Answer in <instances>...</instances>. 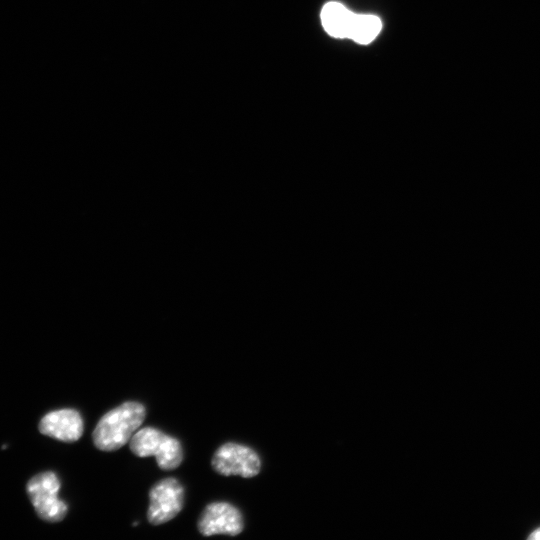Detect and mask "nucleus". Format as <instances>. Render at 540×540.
Wrapping results in <instances>:
<instances>
[{
  "instance_id": "9d476101",
  "label": "nucleus",
  "mask_w": 540,
  "mask_h": 540,
  "mask_svg": "<svg viewBox=\"0 0 540 540\" xmlns=\"http://www.w3.org/2000/svg\"><path fill=\"white\" fill-rule=\"evenodd\" d=\"M528 538L532 540H540V528L534 530Z\"/></svg>"
},
{
  "instance_id": "7ed1b4c3",
  "label": "nucleus",
  "mask_w": 540,
  "mask_h": 540,
  "mask_svg": "<svg viewBox=\"0 0 540 540\" xmlns=\"http://www.w3.org/2000/svg\"><path fill=\"white\" fill-rule=\"evenodd\" d=\"M60 481L51 471L40 473L27 484V493L38 516L47 522H59L67 514V505L58 497Z\"/></svg>"
},
{
  "instance_id": "f257e3e1",
  "label": "nucleus",
  "mask_w": 540,
  "mask_h": 540,
  "mask_svg": "<svg viewBox=\"0 0 540 540\" xmlns=\"http://www.w3.org/2000/svg\"><path fill=\"white\" fill-rule=\"evenodd\" d=\"M146 409L136 401L124 402L105 413L92 433L94 445L102 451H114L124 446L143 423Z\"/></svg>"
},
{
  "instance_id": "0eeeda50",
  "label": "nucleus",
  "mask_w": 540,
  "mask_h": 540,
  "mask_svg": "<svg viewBox=\"0 0 540 540\" xmlns=\"http://www.w3.org/2000/svg\"><path fill=\"white\" fill-rule=\"evenodd\" d=\"M39 431L49 437L75 442L83 433V420L74 409H60L46 414L39 423Z\"/></svg>"
},
{
  "instance_id": "f03ea898",
  "label": "nucleus",
  "mask_w": 540,
  "mask_h": 540,
  "mask_svg": "<svg viewBox=\"0 0 540 540\" xmlns=\"http://www.w3.org/2000/svg\"><path fill=\"white\" fill-rule=\"evenodd\" d=\"M130 450L138 457L155 456L162 470L176 469L183 460L181 443L174 437L153 428L137 431L129 442Z\"/></svg>"
},
{
  "instance_id": "6e6552de",
  "label": "nucleus",
  "mask_w": 540,
  "mask_h": 540,
  "mask_svg": "<svg viewBox=\"0 0 540 540\" xmlns=\"http://www.w3.org/2000/svg\"><path fill=\"white\" fill-rule=\"evenodd\" d=\"M353 12L338 2L325 4L321 11V22L325 31L335 38H348Z\"/></svg>"
},
{
  "instance_id": "20e7f679",
  "label": "nucleus",
  "mask_w": 540,
  "mask_h": 540,
  "mask_svg": "<svg viewBox=\"0 0 540 540\" xmlns=\"http://www.w3.org/2000/svg\"><path fill=\"white\" fill-rule=\"evenodd\" d=\"M211 465L217 473L224 476L238 475L251 478L260 472L261 460L250 447L228 442L215 451Z\"/></svg>"
},
{
  "instance_id": "39448f33",
  "label": "nucleus",
  "mask_w": 540,
  "mask_h": 540,
  "mask_svg": "<svg viewBox=\"0 0 540 540\" xmlns=\"http://www.w3.org/2000/svg\"><path fill=\"white\" fill-rule=\"evenodd\" d=\"M148 521L160 525L173 519L182 509L184 489L181 483L172 477L156 482L149 492Z\"/></svg>"
},
{
  "instance_id": "423d86ee",
  "label": "nucleus",
  "mask_w": 540,
  "mask_h": 540,
  "mask_svg": "<svg viewBox=\"0 0 540 540\" xmlns=\"http://www.w3.org/2000/svg\"><path fill=\"white\" fill-rule=\"evenodd\" d=\"M241 512L228 502H212L202 511L198 530L203 536L224 534L236 536L243 530Z\"/></svg>"
},
{
  "instance_id": "1a4fd4ad",
  "label": "nucleus",
  "mask_w": 540,
  "mask_h": 540,
  "mask_svg": "<svg viewBox=\"0 0 540 540\" xmlns=\"http://www.w3.org/2000/svg\"><path fill=\"white\" fill-rule=\"evenodd\" d=\"M381 20L374 15L354 14L348 38L359 44H369L381 31Z\"/></svg>"
}]
</instances>
